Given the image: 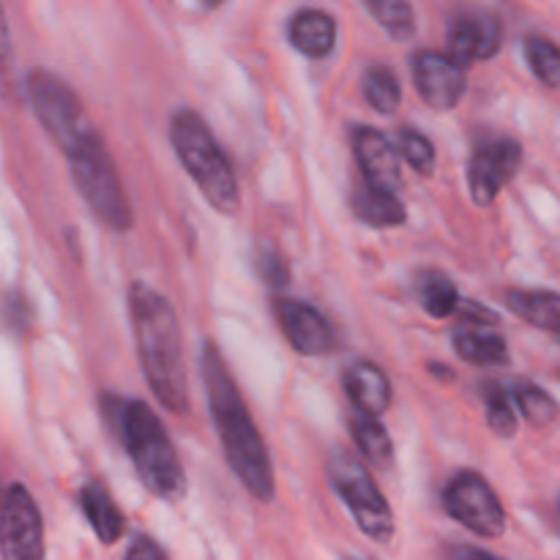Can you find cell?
I'll return each mask as SVG.
<instances>
[{"instance_id":"obj_1","label":"cell","mask_w":560,"mask_h":560,"mask_svg":"<svg viewBox=\"0 0 560 560\" xmlns=\"http://www.w3.org/2000/svg\"><path fill=\"white\" fill-rule=\"evenodd\" d=\"M202 383H206L208 408H211L213 427L219 432V443H222L230 470L238 476L252 498L262 503L273 501L277 487H273L268 448L262 443L260 430L252 421L249 408H246L228 364L211 342L202 350Z\"/></svg>"},{"instance_id":"obj_2","label":"cell","mask_w":560,"mask_h":560,"mask_svg":"<svg viewBox=\"0 0 560 560\" xmlns=\"http://www.w3.org/2000/svg\"><path fill=\"white\" fill-rule=\"evenodd\" d=\"M129 315L135 326L137 355L153 397L175 416L189 413L184 337L173 304L159 290L137 282L129 290Z\"/></svg>"},{"instance_id":"obj_3","label":"cell","mask_w":560,"mask_h":560,"mask_svg":"<svg viewBox=\"0 0 560 560\" xmlns=\"http://www.w3.org/2000/svg\"><path fill=\"white\" fill-rule=\"evenodd\" d=\"M109 419L124 438L126 452L145 490L162 498L164 503L184 501L189 481L159 416L145 402L131 399V402H120V413L109 410Z\"/></svg>"},{"instance_id":"obj_4","label":"cell","mask_w":560,"mask_h":560,"mask_svg":"<svg viewBox=\"0 0 560 560\" xmlns=\"http://www.w3.org/2000/svg\"><path fill=\"white\" fill-rule=\"evenodd\" d=\"M170 142H173L189 178L195 180L197 189L208 200V206L224 217H235L241 211L238 178H235L230 159L213 140L206 120L195 109H178L170 118Z\"/></svg>"},{"instance_id":"obj_5","label":"cell","mask_w":560,"mask_h":560,"mask_svg":"<svg viewBox=\"0 0 560 560\" xmlns=\"http://www.w3.org/2000/svg\"><path fill=\"white\" fill-rule=\"evenodd\" d=\"M66 159H69L74 186L80 189L88 208H91L107 228L118 230V233L129 230L131 206L129 200H126L124 184H120L118 170H115V162L113 156H109L102 137H91V140L82 142L80 148L66 153Z\"/></svg>"},{"instance_id":"obj_6","label":"cell","mask_w":560,"mask_h":560,"mask_svg":"<svg viewBox=\"0 0 560 560\" xmlns=\"http://www.w3.org/2000/svg\"><path fill=\"white\" fill-rule=\"evenodd\" d=\"M328 479H331L334 490L339 492L345 506L350 509L361 534H366L377 545H388L394 539L397 525H394L392 506L370 476V470L350 454L334 452L328 459Z\"/></svg>"},{"instance_id":"obj_7","label":"cell","mask_w":560,"mask_h":560,"mask_svg":"<svg viewBox=\"0 0 560 560\" xmlns=\"http://www.w3.org/2000/svg\"><path fill=\"white\" fill-rule=\"evenodd\" d=\"M27 98H31L38 124L47 129V135L58 142L63 153H71L82 142L98 135L88 118L85 107H82L80 96L60 77L49 74V71H31L27 74Z\"/></svg>"},{"instance_id":"obj_8","label":"cell","mask_w":560,"mask_h":560,"mask_svg":"<svg viewBox=\"0 0 560 560\" xmlns=\"http://www.w3.org/2000/svg\"><path fill=\"white\" fill-rule=\"evenodd\" d=\"M443 506L448 517L481 539H498L506 530V509L490 487V481L474 470H463L448 481L443 492Z\"/></svg>"},{"instance_id":"obj_9","label":"cell","mask_w":560,"mask_h":560,"mask_svg":"<svg viewBox=\"0 0 560 560\" xmlns=\"http://www.w3.org/2000/svg\"><path fill=\"white\" fill-rule=\"evenodd\" d=\"M0 558L44 560V520L22 485H11L0 503Z\"/></svg>"},{"instance_id":"obj_10","label":"cell","mask_w":560,"mask_h":560,"mask_svg":"<svg viewBox=\"0 0 560 560\" xmlns=\"http://www.w3.org/2000/svg\"><path fill=\"white\" fill-rule=\"evenodd\" d=\"M413 80L419 96L430 104L432 109H454L465 96L468 88V66L459 63L448 52H435V49H421L413 58Z\"/></svg>"},{"instance_id":"obj_11","label":"cell","mask_w":560,"mask_h":560,"mask_svg":"<svg viewBox=\"0 0 560 560\" xmlns=\"http://www.w3.org/2000/svg\"><path fill=\"white\" fill-rule=\"evenodd\" d=\"M520 162H523V148L509 137L476 148L468 164V186L476 206H492L498 191L514 178Z\"/></svg>"},{"instance_id":"obj_12","label":"cell","mask_w":560,"mask_h":560,"mask_svg":"<svg viewBox=\"0 0 560 560\" xmlns=\"http://www.w3.org/2000/svg\"><path fill=\"white\" fill-rule=\"evenodd\" d=\"M273 312H277V320L282 326L284 339L293 345L295 353H334V348H337V331L326 320V315H320L315 306L295 299H273Z\"/></svg>"},{"instance_id":"obj_13","label":"cell","mask_w":560,"mask_h":560,"mask_svg":"<svg viewBox=\"0 0 560 560\" xmlns=\"http://www.w3.org/2000/svg\"><path fill=\"white\" fill-rule=\"evenodd\" d=\"M448 55L468 66L474 60L495 58L503 44V22L490 11H463L448 22Z\"/></svg>"},{"instance_id":"obj_14","label":"cell","mask_w":560,"mask_h":560,"mask_svg":"<svg viewBox=\"0 0 560 560\" xmlns=\"http://www.w3.org/2000/svg\"><path fill=\"white\" fill-rule=\"evenodd\" d=\"M353 153L361 175H364V184L392 191V195L402 186V156L383 131L372 129V126H359L353 131Z\"/></svg>"},{"instance_id":"obj_15","label":"cell","mask_w":560,"mask_h":560,"mask_svg":"<svg viewBox=\"0 0 560 560\" xmlns=\"http://www.w3.org/2000/svg\"><path fill=\"white\" fill-rule=\"evenodd\" d=\"M345 392L353 399L359 413L381 419L392 405V383L386 372L372 361H355L345 370Z\"/></svg>"},{"instance_id":"obj_16","label":"cell","mask_w":560,"mask_h":560,"mask_svg":"<svg viewBox=\"0 0 560 560\" xmlns=\"http://www.w3.org/2000/svg\"><path fill=\"white\" fill-rule=\"evenodd\" d=\"M288 38L306 58H328L334 52V47H337V20L328 11L301 9L290 20Z\"/></svg>"},{"instance_id":"obj_17","label":"cell","mask_w":560,"mask_h":560,"mask_svg":"<svg viewBox=\"0 0 560 560\" xmlns=\"http://www.w3.org/2000/svg\"><path fill=\"white\" fill-rule=\"evenodd\" d=\"M80 509L102 545H115V541L126 534L124 514L115 506L113 495H109V492L104 490V485H98V481H91V485L82 487Z\"/></svg>"},{"instance_id":"obj_18","label":"cell","mask_w":560,"mask_h":560,"mask_svg":"<svg viewBox=\"0 0 560 560\" xmlns=\"http://www.w3.org/2000/svg\"><path fill=\"white\" fill-rule=\"evenodd\" d=\"M350 206H353V213L364 224L375 230L386 228H399L408 219V211H405L402 202L397 200V195L392 191L375 189L370 184H359L353 189V197H350Z\"/></svg>"},{"instance_id":"obj_19","label":"cell","mask_w":560,"mask_h":560,"mask_svg":"<svg viewBox=\"0 0 560 560\" xmlns=\"http://www.w3.org/2000/svg\"><path fill=\"white\" fill-rule=\"evenodd\" d=\"M506 306L530 326L560 337V295L547 290H506Z\"/></svg>"},{"instance_id":"obj_20","label":"cell","mask_w":560,"mask_h":560,"mask_svg":"<svg viewBox=\"0 0 560 560\" xmlns=\"http://www.w3.org/2000/svg\"><path fill=\"white\" fill-rule=\"evenodd\" d=\"M350 430H353L355 448L361 452V457L372 465V468H388L394 463V443L388 438V430L381 424V419H372V416L355 413L350 419Z\"/></svg>"},{"instance_id":"obj_21","label":"cell","mask_w":560,"mask_h":560,"mask_svg":"<svg viewBox=\"0 0 560 560\" xmlns=\"http://www.w3.org/2000/svg\"><path fill=\"white\" fill-rule=\"evenodd\" d=\"M454 350L470 366H501L509 361L506 339L492 331H457Z\"/></svg>"},{"instance_id":"obj_22","label":"cell","mask_w":560,"mask_h":560,"mask_svg":"<svg viewBox=\"0 0 560 560\" xmlns=\"http://www.w3.org/2000/svg\"><path fill=\"white\" fill-rule=\"evenodd\" d=\"M416 290H419V301L432 317H452L459 310V293L454 288L452 279L441 271H424L416 277Z\"/></svg>"},{"instance_id":"obj_23","label":"cell","mask_w":560,"mask_h":560,"mask_svg":"<svg viewBox=\"0 0 560 560\" xmlns=\"http://www.w3.org/2000/svg\"><path fill=\"white\" fill-rule=\"evenodd\" d=\"M361 88H364V98L372 104V109L381 115H394L399 104H402V85H399V77L383 63L370 66V69L364 71Z\"/></svg>"},{"instance_id":"obj_24","label":"cell","mask_w":560,"mask_h":560,"mask_svg":"<svg viewBox=\"0 0 560 560\" xmlns=\"http://www.w3.org/2000/svg\"><path fill=\"white\" fill-rule=\"evenodd\" d=\"M514 405H517L520 416L528 421L530 427L541 430V427H550L558 419V402L545 392V388L534 386L528 381L514 383Z\"/></svg>"},{"instance_id":"obj_25","label":"cell","mask_w":560,"mask_h":560,"mask_svg":"<svg viewBox=\"0 0 560 560\" xmlns=\"http://www.w3.org/2000/svg\"><path fill=\"white\" fill-rule=\"evenodd\" d=\"M366 11L381 22L383 31L392 38H413L416 33V11L405 0H366Z\"/></svg>"},{"instance_id":"obj_26","label":"cell","mask_w":560,"mask_h":560,"mask_svg":"<svg viewBox=\"0 0 560 560\" xmlns=\"http://www.w3.org/2000/svg\"><path fill=\"white\" fill-rule=\"evenodd\" d=\"M525 58H528L530 71L545 82L547 88L558 91L560 88V47L545 36H530L525 42Z\"/></svg>"},{"instance_id":"obj_27","label":"cell","mask_w":560,"mask_h":560,"mask_svg":"<svg viewBox=\"0 0 560 560\" xmlns=\"http://www.w3.org/2000/svg\"><path fill=\"white\" fill-rule=\"evenodd\" d=\"M487 424L498 438H514L520 430V416L514 408V397H509L506 388L490 386L487 394Z\"/></svg>"},{"instance_id":"obj_28","label":"cell","mask_w":560,"mask_h":560,"mask_svg":"<svg viewBox=\"0 0 560 560\" xmlns=\"http://www.w3.org/2000/svg\"><path fill=\"white\" fill-rule=\"evenodd\" d=\"M399 156H402L421 178H430V175L435 173V145H432L421 131L402 129V135H399Z\"/></svg>"},{"instance_id":"obj_29","label":"cell","mask_w":560,"mask_h":560,"mask_svg":"<svg viewBox=\"0 0 560 560\" xmlns=\"http://www.w3.org/2000/svg\"><path fill=\"white\" fill-rule=\"evenodd\" d=\"M16 91L14 80V44H11V27L5 11L0 5V96L11 98Z\"/></svg>"},{"instance_id":"obj_30","label":"cell","mask_w":560,"mask_h":560,"mask_svg":"<svg viewBox=\"0 0 560 560\" xmlns=\"http://www.w3.org/2000/svg\"><path fill=\"white\" fill-rule=\"evenodd\" d=\"M257 271H260V277L277 290L284 288V284L290 282L288 266H284L282 257H279L277 252H271V249H262L260 255H257Z\"/></svg>"},{"instance_id":"obj_31","label":"cell","mask_w":560,"mask_h":560,"mask_svg":"<svg viewBox=\"0 0 560 560\" xmlns=\"http://www.w3.org/2000/svg\"><path fill=\"white\" fill-rule=\"evenodd\" d=\"M459 320H463L465 331H476V328H490L501 323V317L490 310V306L474 304V301H463L457 310Z\"/></svg>"},{"instance_id":"obj_32","label":"cell","mask_w":560,"mask_h":560,"mask_svg":"<svg viewBox=\"0 0 560 560\" xmlns=\"http://www.w3.org/2000/svg\"><path fill=\"white\" fill-rule=\"evenodd\" d=\"M124 560H167V556L151 536H135Z\"/></svg>"},{"instance_id":"obj_33","label":"cell","mask_w":560,"mask_h":560,"mask_svg":"<svg viewBox=\"0 0 560 560\" xmlns=\"http://www.w3.org/2000/svg\"><path fill=\"white\" fill-rule=\"evenodd\" d=\"M446 558L448 560H506V558H498V556H492V552L479 550V547H470V545L448 547Z\"/></svg>"},{"instance_id":"obj_34","label":"cell","mask_w":560,"mask_h":560,"mask_svg":"<svg viewBox=\"0 0 560 560\" xmlns=\"http://www.w3.org/2000/svg\"><path fill=\"white\" fill-rule=\"evenodd\" d=\"M348 560H361V558H348Z\"/></svg>"},{"instance_id":"obj_35","label":"cell","mask_w":560,"mask_h":560,"mask_svg":"<svg viewBox=\"0 0 560 560\" xmlns=\"http://www.w3.org/2000/svg\"><path fill=\"white\" fill-rule=\"evenodd\" d=\"M558 342H560V337H558Z\"/></svg>"}]
</instances>
